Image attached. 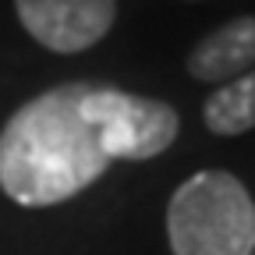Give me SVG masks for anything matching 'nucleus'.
Returning <instances> with one entry per match:
<instances>
[{
    "mask_svg": "<svg viewBox=\"0 0 255 255\" xmlns=\"http://www.w3.org/2000/svg\"><path fill=\"white\" fill-rule=\"evenodd\" d=\"M174 255H255V202L227 170L191 174L167 206Z\"/></svg>",
    "mask_w": 255,
    "mask_h": 255,
    "instance_id": "f03ea898",
    "label": "nucleus"
},
{
    "mask_svg": "<svg viewBox=\"0 0 255 255\" xmlns=\"http://www.w3.org/2000/svg\"><path fill=\"white\" fill-rule=\"evenodd\" d=\"M181 131L170 103L103 82L53 85L0 128V188L25 209H46L96 184L114 159H152Z\"/></svg>",
    "mask_w": 255,
    "mask_h": 255,
    "instance_id": "f257e3e1",
    "label": "nucleus"
},
{
    "mask_svg": "<svg viewBox=\"0 0 255 255\" xmlns=\"http://www.w3.org/2000/svg\"><path fill=\"white\" fill-rule=\"evenodd\" d=\"M188 4H199V0H188Z\"/></svg>",
    "mask_w": 255,
    "mask_h": 255,
    "instance_id": "423d86ee",
    "label": "nucleus"
},
{
    "mask_svg": "<svg viewBox=\"0 0 255 255\" xmlns=\"http://www.w3.org/2000/svg\"><path fill=\"white\" fill-rule=\"evenodd\" d=\"M21 28L53 53L96 46L117 18V0H14Z\"/></svg>",
    "mask_w": 255,
    "mask_h": 255,
    "instance_id": "7ed1b4c3",
    "label": "nucleus"
},
{
    "mask_svg": "<svg viewBox=\"0 0 255 255\" xmlns=\"http://www.w3.org/2000/svg\"><path fill=\"white\" fill-rule=\"evenodd\" d=\"M195 82H231L255 68V14H238L191 46L184 60Z\"/></svg>",
    "mask_w": 255,
    "mask_h": 255,
    "instance_id": "20e7f679",
    "label": "nucleus"
},
{
    "mask_svg": "<svg viewBox=\"0 0 255 255\" xmlns=\"http://www.w3.org/2000/svg\"><path fill=\"white\" fill-rule=\"evenodd\" d=\"M202 121L213 135H245L255 128V68L223 82L202 107Z\"/></svg>",
    "mask_w": 255,
    "mask_h": 255,
    "instance_id": "39448f33",
    "label": "nucleus"
}]
</instances>
